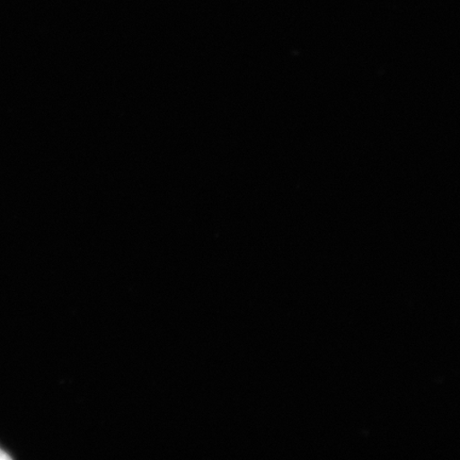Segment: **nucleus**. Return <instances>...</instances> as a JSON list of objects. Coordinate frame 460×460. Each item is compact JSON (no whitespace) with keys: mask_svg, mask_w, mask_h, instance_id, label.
I'll return each instance as SVG.
<instances>
[{"mask_svg":"<svg viewBox=\"0 0 460 460\" xmlns=\"http://www.w3.org/2000/svg\"><path fill=\"white\" fill-rule=\"evenodd\" d=\"M4 459H11V457L8 456L7 453H5L4 451L2 450V448H0V460Z\"/></svg>","mask_w":460,"mask_h":460,"instance_id":"f257e3e1","label":"nucleus"}]
</instances>
